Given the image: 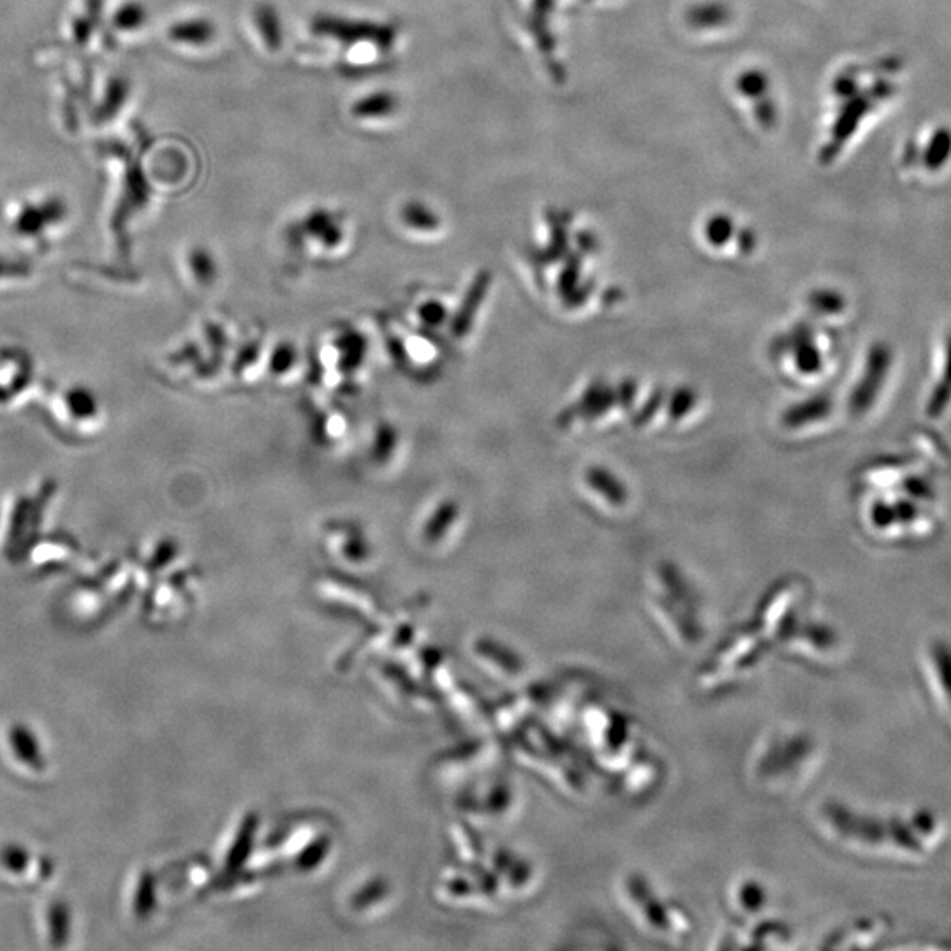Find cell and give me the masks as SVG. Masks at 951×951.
<instances>
[{"instance_id": "1", "label": "cell", "mask_w": 951, "mask_h": 951, "mask_svg": "<svg viewBox=\"0 0 951 951\" xmlns=\"http://www.w3.org/2000/svg\"><path fill=\"white\" fill-rule=\"evenodd\" d=\"M821 823L833 841L869 855L896 860L929 856L941 842V821L930 810L910 815H870L830 801L821 809Z\"/></svg>"}, {"instance_id": "2", "label": "cell", "mask_w": 951, "mask_h": 951, "mask_svg": "<svg viewBox=\"0 0 951 951\" xmlns=\"http://www.w3.org/2000/svg\"><path fill=\"white\" fill-rule=\"evenodd\" d=\"M59 499V483L39 478L14 488L0 501V548L20 559L43 536L46 520Z\"/></svg>"}, {"instance_id": "3", "label": "cell", "mask_w": 951, "mask_h": 951, "mask_svg": "<svg viewBox=\"0 0 951 951\" xmlns=\"http://www.w3.org/2000/svg\"><path fill=\"white\" fill-rule=\"evenodd\" d=\"M36 405L59 438L76 444L96 441L108 424L105 405L87 384L46 383Z\"/></svg>"}, {"instance_id": "4", "label": "cell", "mask_w": 951, "mask_h": 951, "mask_svg": "<svg viewBox=\"0 0 951 951\" xmlns=\"http://www.w3.org/2000/svg\"><path fill=\"white\" fill-rule=\"evenodd\" d=\"M66 217L68 212L59 201H25L11 206L5 215V226L10 237L19 246L20 254L33 260V255L46 254L59 240Z\"/></svg>"}, {"instance_id": "5", "label": "cell", "mask_w": 951, "mask_h": 951, "mask_svg": "<svg viewBox=\"0 0 951 951\" xmlns=\"http://www.w3.org/2000/svg\"><path fill=\"white\" fill-rule=\"evenodd\" d=\"M45 384L27 349L0 346V418L36 405Z\"/></svg>"}, {"instance_id": "6", "label": "cell", "mask_w": 951, "mask_h": 951, "mask_svg": "<svg viewBox=\"0 0 951 951\" xmlns=\"http://www.w3.org/2000/svg\"><path fill=\"white\" fill-rule=\"evenodd\" d=\"M951 168V129L930 126L913 138L902 151V174L906 177H939Z\"/></svg>"}, {"instance_id": "7", "label": "cell", "mask_w": 951, "mask_h": 951, "mask_svg": "<svg viewBox=\"0 0 951 951\" xmlns=\"http://www.w3.org/2000/svg\"><path fill=\"white\" fill-rule=\"evenodd\" d=\"M924 656L934 698L951 728V645L938 640L925 649Z\"/></svg>"}, {"instance_id": "8", "label": "cell", "mask_w": 951, "mask_h": 951, "mask_svg": "<svg viewBox=\"0 0 951 951\" xmlns=\"http://www.w3.org/2000/svg\"><path fill=\"white\" fill-rule=\"evenodd\" d=\"M402 110L401 97L390 88L369 91L350 105V119L365 126H383L393 122Z\"/></svg>"}, {"instance_id": "9", "label": "cell", "mask_w": 951, "mask_h": 951, "mask_svg": "<svg viewBox=\"0 0 951 951\" xmlns=\"http://www.w3.org/2000/svg\"><path fill=\"white\" fill-rule=\"evenodd\" d=\"M129 275V274H128ZM114 269H100L92 264H78L69 270V278L83 292L110 293L126 292L131 286V277Z\"/></svg>"}, {"instance_id": "10", "label": "cell", "mask_w": 951, "mask_h": 951, "mask_svg": "<svg viewBox=\"0 0 951 951\" xmlns=\"http://www.w3.org/2000/svg\"><path fill=\"white\" fill-rule=\"evenodd\" d=\"M36 278L37 270L31 258L0 252V295L25 292Z\"/></svg>"}, {"instance_id": "11", "label": "cell", "mask_w": 951, "mask_h": 951, "mask_svg": "<svg viewBox=\"0 0 951 951\" xmlns=\"http://www.w3.org/2000/svg\"><path fill=\"white\" fill-rule=\"evenodd\" d=\"M168 36L178 45L209 48L217 39V27L212 20L194 16L175 23L174 27L169 28Z\"/></svg>"}, {"instance_id": "12", "label": "cell", "mask_w": 951, "mask_h": 951, "mask_svg": "<svg viewBox=\"0 0 951 951\" xmlns=\"http://www.w3.org/2000/svg\"><path fill=\"white\" fill-rule=\"evenodd\" d=\"M252 27L258 34V41L266 51H278L283 43V25L275 5L260 4L252 11Z\"/></svg>"}, {"instance_id": "13", "label": "cell", "mask_w": 951, "mask_h": 951, "mask_svg": "<svg viewBox=\"0 0 951 951\" xmlns=\"http://www.w3.org/2000/svg\"><path fill=\"white\" fill-rule=\"evenodd\" d=\"M729 899H732V907L740 911L742 915H758L760 911L765 910L769 892L763 884L744 881L732 888Z\"/></svg>"}]
</instances>
